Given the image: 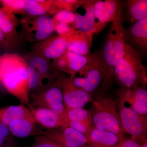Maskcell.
<instances>
[{
    "mask_svg": "<svg viewBox=\"0 0 147 147\" xmlns=\"http://www.w3.org/2000/svg\"><path fill=\"white\" fill-rule=\"evenodd\" d=\"M92 102L91 113L95 127L111 132L120 138L123 137L124 131L116 102L112 96L98 95Z\"/></svg>",
    "mask_w": 147,
    "mask_h": 147,
    "instance_id": "4",
    "label": "cell"
},
{
    "mask_svg": "<svg viewBox=\"0 0 147 147\" xmlns=\"http://www.w3.org/2000/svg\"><path fill=\"white\" fill-rule=\"evenodd\" d=\"M125 36L121 5L112 22L103 50L100 51L103 75L98 95L105 94L112 88L115 69L124 55Z\"/></svg>",
    "mask_w": 147,
    "mask_h": 147,
    "instance_id": "1",
    "label": "cell"
},
{
    "mask_svg": "<svg viewBox=\"0 0 147 147\" xmlns=\"http://www.w3.org/2000/svg\"><path fill=\"white\" fill-rule=\"evenodd\" d=\"M89 58L66 50L59 57L52 60V63L57 71L72 76L86 64Z\"/></svg>",
    "mask_w": 147,
    "mask_h": 147,
    "instance_id": "15",
    "label": "cell"
},
{
    "mask_svg": "<svg viewBox=\"0 0 147 147\" xmlns=\"http://www.w3.org/2000/svg\"><path fill=\"white\" fill-rule=\"evenodd\" d=\"M75 13L67 9H62L54 14L53 18L55 24L57 23H63L72 25L74 19Z\"/></svg>",
    "mask_w": 147,
    "mask_h": 147,
    "instance_id": "30",
    "label": "cell"
},
{
    "mask_svg": "<svg viewBox=\"0 0 147 147\" xmlns=\"http://www.w3.org/2000/svg\"><path fill=\"white\" fill-rule=\"evenodd\" d=\"M115 134L95 127L86 137L88 147H113L121 138Z\"/></svg>",
    "mask_w": 147,
    "mask_h": 147,
    "instance_id": "20",
    "label": "cell"
},
{
    "mask_svg": "<svg viewBox=\"0 0 147 147\" xmlns=\"http://www.w3.org/2000/svg\"><path fill=\"white\" fill-rule=\"evenodd\" d=\"M7 127L0 122V147H14Z\"/></svg>",
    "mask_w": 147,
    "mask_h": 147,
    "instance_id": "31",
    "label": "cell"
},
{
    "mask_svg": "<svg viewBox=\"0 0 147 147\" xmlns=\"http://www.w3.org/2000/svg\"><path fill=\"white\" fill-rule=\"evenodd\" d=\"M36 123L34 119H22L16 120L11 123L8 127L11 134L19 138H25L35 136Z\"/></svg>",
    "mask_w": 147,
    "mask_h": 147,
    "instance_id": "23",
    "label": "cell"
},
{
    "mask_svg": "<svg viewBox=\"0 0 147 147\" xmlns=\"http://www.w3.org/2000/svg\"><path fill=\"white\" fill-rule=\"evenodd\" d=\"M114 79L125 88L146 86V68L139 54L131 45L125 44L124 55L115 69Z\"/></svg>",
    "mask_w": 147,
    "mask_h": 147,
    "instance_id": "3",
    "label": "cell"
},
{
    "mask_svg": "<svg viewBox=\"0 0 147 147\" xmlns=\"http://www.w3.org/2000/svg\"><path fill=\"white\" fill-rule=\"evenodd\" d=\"M24 57L39 77L41 90L57 82L61 74L56 70L50 61L34 56L31 53Z\"/></svg>",
    "mask_w": 147,
    "mask_h": 147,
    "instance_id": "14",
    "label": "cell"
},
{
    "mask_svg": "<svg viewBox=\"0 0 147 147\" xmlns=\"http://www.w3.org/2000/svg\"><path fill=\"white\" fill-rule=\"evenodd\" d=\"M29 100L30 108H45L64 117L66 109L61 90L57 82L45 88L32 93L29 95Z\"/></svg>",
    "mask_w": 147,
    "mask_h": 147,
    "instance_id": "7",
    "label": "cell"
},
{
    "mask_svg": "<svg viewBox=\"0 0 147 147\" xmlns=\"http://www.w3.org/2000/svg\"><path fill=\"white\" fill-rule=\"evenodd\" d=\"M72 32L65 35L51 36L41 42L33 44L31 53L49 61L59 57L66 50L68 38Z\"/></svg>",
    "mask_w": 147,
    "mask_h": 147,
    "instance_id": "10",
    "label": "cell"
},
{
    "mask_svg": "<svg viewBox=\"0 0 147 147\" xmlns=\"http://www.w3.org/2000/svg\"><path fill=\"white\" fill-rule=\"evenodd\" d=\"M96 0H85L82 5L84 14L75 12V19L71 26L76 30L84 32L92 42L94 26V5Z\"/></svg>",
    "mask_w": 147,
    "mask_h": 147,
    "instance_id": "16",
    "label": "cell"
},
{
    "mask_svg": "<svg viewBox=\"0 0 147 147\" xmlns=\"http://www.w3.org/2000/svg\"><path fill=\"white\" fill-rule=\"evenodd\" d=\"M24 9L26 14L34 16H50L63 9L53 5L50 0H24Z\"/></svg>",
    "mask_w": 147,
    "mask_h": 147,
    "instance_id": "21",
    "label": "cell"
},
{
    "mask_svg": "<svg viewBox=\"0 0 147 147\" xmlns=\"http://www.w3.org/2000/svg\"><path fill=\"white\" fill-rule=\"evenodd\" d=\"M132 42L144 50L147 47V17L132 24L130 31Z\"/></svg>",
    "mask_w": 147,
    "mask_h": 147,
    "instance_id": "24",
    "label": "cell"
},
{
    "mask_svg": "<svg viewBox=\"0 0 147 147\" xmlns=\"http://www.w3.org/2000/svg\"><path fill=\"white\" fill-rule=\"evenodd\" d=\"M127 9L129 22L133 24L147 17V0H128Z\"/></svg>",
    "mask_w": 147,
    "mask_h": 147,
    "instance_id": "25",
    "label": "cell"
},
{
    "mask_svg": "<svg viewBox=\"0 0 147 147\" xmlns=\"http://www.w3.org/2000/svg\"><path fill=\"white\" fill-rule=\"evenodd\" d=\"M0 4L11 13L26 14L24 9V0H0Z\"/></svg>",
    "mask_w": 147,
    "mask_h": 147,
    "instance_id": "27",
    "label": "cell"
},
{
    "mask_svg": "<svg viewBox=\"0 0 147 147\" xmlns=\"http://www.w3.org/2000/svg\"><path fill=\"white\" fill-rule=\"evenodd\" d=\"M67 126L70 127L86 137L94 127L93 122L69 121L67 122Z\"/></svg>",
    "mask_w": 147,
    "mask_h": 147,
    "instance_id": "29",
    "label": "cell"
},
{
    "mask_svg": "<svg viewBox=\"0 0 147 147\" xmlns=\"http://www.w3.org/2000/svg\"><path fill=\"white\" fill-rule=\"evenodd\" d=\"M26 59L16 53L0 55V81L3 86L22 103L30 106Z\"/></svg>",
    "mask_w": 147,
    "mask_h": 147,
    "instance_id": "2",
    "label": "cell"
},
{
    "mask_svg": "<svg viewBox=\"0 0 147 147\" xmlns=\"http://www.w3.org/2000/svg\"><path fill=\"white\" fill-rule=\"evenodd\" d=\"M21 26L20 20L15 14L10 13L4 7H0V30L6 37L15 45L18 44L20 35L17 28Z\"/></svg>",
    "mask_w": 147,
    "mask_h": 147,
    "instance_id": "18",
    "label": "cell"
},
{
    "mask_svg": "<svg viewBox=\"0 0 147 147\" xmlns=\"http://www.w3.org/2000/svg\"><path fill=\"white\" fill-rule=\"evenodd\" d=\"M92 46V42L85 33L75 30L68 37L66 50L89 58Z\"/></svg>",
    "mask_w": 147,
    "mask_h": 147,
    "instance_id": "19",
    "label": "cell"
},
{
    "mask_svg": "<svg viewBox=\"0 0 147 147\" xmlns=\"http://www.w3.org/2000/svg\"><path fill=\"white\" fill-rule=\"evenodd\" d=\"M2 84L1 83V81H0V87H3Z\"/></svg>",
    "mask_w": 147,
    "mask_h": 147,
    "instance_id": "37",
    "label": "cell"
},
{
    "mask_svg": "<svg viewBox=\"0 0 147 147\" xmlns=\"http://www.w3.org/2000/svg\"><path fill=\"white\" fill-rule=\"evenodd\" d=\"M39 134L46 136L61 147H88L86 137L70 127L42 131Z\"/></svg>",
    "mask_w": 147,
    "mask_h": 147,
    "instance_id": "12",
    "label": "cell"
},
{
    "mask_svg": "<svg viewBox=\"0 0 147 147\" xmlns=\"http://www.w3.org/2000/svg\"><path fill=\"white\" fill-rule=\"evenodd\" d=\"M103 75L100 51H96L86 64L70 78L76 86L93 94L102 84Z\"/></svg>",
    "mask_w": 147,
    "mask_h": 147,
    "instance_id": "5",
    "label": "cell"
},
{
    "mask_svg": "<svg viewBox=\"0 0 147 147\" xmlns=\"http://www.w3.org/2000/svg\"><path fill=\"white\" fill-rule=\"evenodd\" d=\"M85 0H50V3L62 9H67L75 13L83 5Z\"/></svg>",
    "mask_w": 147,
    "mask_h": 147,
    "instance_id": "28",
    "label": "cell"
},
{
    "mask_svg": "<svg viewBox=\"0 0 147 147\" xmlns=\"http://www.w3.org/2000/svg\"><path fill=\"white\" fill-rule=\"evenodd\" d=\"M140 147H147V142L143 143Z\"/></svg>",
    "mask_w": 147,
    "mask_h": 147,
    "instance_id": "36",
    "label": "cell"
},
{
    "mask_svg": "<svg viewBox=\"0 0 147 147\" xmlns=\"http://www.w3.org/2000/svg\"><path fill=\"white\" fill-rule=\"evenodd\" d=\"M57 83L60 87L66 109L83 108L88 102H92L93 94L76 86L70 77L60 74Z\"/></svg>",
    "mask_w": 147,
    "mask_h": 147,
    "instance_id": "9",
    "label": "cell"
},
{
    "mask_svg": "<svg viewBox=\"0 0 147 147\" xmlns=\"http://www.w3.org/2000/svg\"><path fill=\"white\" fill-rule=\"evenodd\" d=\"M20 23L24 38L32 44L47 39L55 31V22L50 16L25 14L20 20Z\"/></svg>",
    "mask_w": 147,
    "mask_h": 147,
    "instance_id": "6",
    "label": "cell"
},
{
    "mask_svg": "<svg viewBox=\"0 0 147 147\" xmlns=\"http://www.w3.org/2000/svg\"><path fill=\"white\" fill-rule=\"evenodd\" d=\"M143 143L133 138H121L119 142L113 147H140Z\"/></svg>",
    "mask_w": 147,
    "mask_h": 147,
    "instance_id": "33",
    "label": "cell"
},
{
    "mask_svg": "<svg viewBox=\"0 0 147 147\" xmlns=\"http://www.w3.org/2000/svg\"><path fill=\"white\" fill-rule=\"evenodd\" d=\"M120 119L124 132L142 143L147 142V120L145 116L119 103Z\"/></svg>",
    "mask_w": 147,
    "mask_h": 147,
    "instance_id": "8",
    "label": "cell"
},
{
    "mask_svg": "<svg viewBox=\"0 0 147 147\" xmlns=\"http://www.w3.org/2000/svg\"><path fill=\"white\" fill-rule=\"evenodd\" d=\"M34 137V142L28 147H61L42 134L35 135Z\"/></svg>",
    "mask_w": 147,
    "mask_h": 147,
    "instance_id": "32",
    "label": "cell"
},
{
    "mask_svg": "<svg viewBox=\"0 0 147 147\" xmlns=\"http://www.w3.org/2000/svg\"><path fill=\"white\" fill-rule=\"evenodd\" d=\"M22 119H34L30 110L24 105H10L0 109V122L7 127L13 121Z\"/></svg>",
    "mask_w": 147,
    "mask_h": 147,
    "instance_id": "22",
    "label": "cell"
},
{
    "mask_svg": "<svg viewBox=\"0 0 147 147\" xmlns=\"http://www.w3.org/2000/svg\"><path fill=\"white\" fill-rule=\"evenodd\" d=\"M4 35L0 30V48L7 50L15 46Z\"/></svg>",
    "mask_w": 147,
    "mask_h": 147,
    "instance_id": "35",
    "label": "cell"
},
{
    "mask_svg": "<svg viewBox=\"0 0 147 147\" xmlns=\"http://www.w3.org/2000/svg\"><path fill=\"white\" fill-rule=\"evenodd\" d=\"M120 104L128 103V107L144 116L147 114V91L145 86L130 88L121 87L117 92Z\"/></svg>",
    "mask_w": 147,
    "mask_h": 147,
    "instance_id": "11",
    "label": "cell"
},
{
    "mask_svg": "<svg viewBox=\"0 0 147 147\" xmlns=\"http://www.w3.org/2000/svg\"><path fill=\"white\" fill-rule=\"evenodd\" d=\"M121 6V1L96 0L94 5V34L101 32L108 24L115 20Z\"/></svg>",
    "mask_w": 147,
    "mask_h": 147,
    "instance_id": "13",
    "label": "cell"
},
{
    "mask_svg": "<svg viewBox=\"0 0 147 147\" xmlns=\"http://www.w3.org/2000/svg\"><path fill=\"white\" fill-rule=\"evenodd\" d=\"M64 117L67 123L69 121L93 122L91 112L83 108L66 109Z\"/></svg>",
    "mask_w": 147,
    "mask_h": 147,
    "instance_id": "26",
    "label": "cell"
},
{
    "mask_svg": "<svg viewBox=\"0 0 147 147\" xmlns=\"http://www.w3.org/2000/svg\"><path fill=\"white\" fill-rule=\"evenodd\" d=\"M30 110L36 123L47 129V130L67 126L64 118L52 110L43 108H30Z\"/></svg>",
    "mask_w": 147,
    "mask_h": 147,
    "instance_id": "17",
    "label": "cell"
},
{
    "mask_svg": "<svg viewBox=\"0 0 147 147\" xmlns=\"http://www.w3.org/2000/svg\"><path fill=\"white\" fill-rule=\"evenodd\" d=\"M76 30L71 25L57 23L55 24V31L57 32L58 35H65Z\"/></svg>",
    "mask_w": 147,
    "mask_h": 147,
    "instance_id": "34",
    "label": "cell"
}]
</instances>
